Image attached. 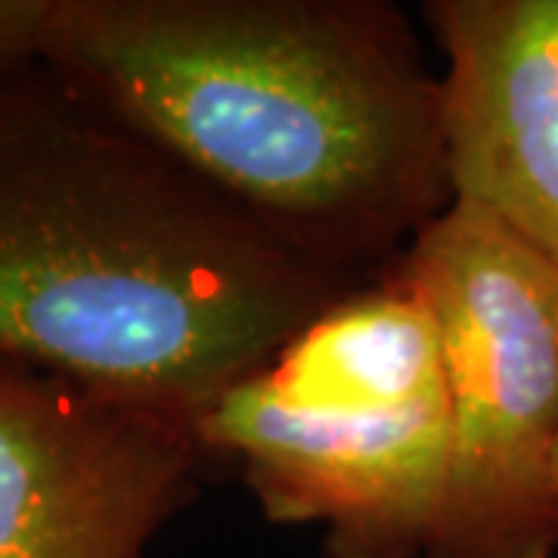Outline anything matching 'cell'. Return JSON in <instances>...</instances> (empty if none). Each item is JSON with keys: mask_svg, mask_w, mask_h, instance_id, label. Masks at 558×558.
<instances>
[{"mask_svg": "<svg viewBox=\"0 0 558 558\" xmlns=\"http://www.w3.org/2000/svg\"><path fill=\"white\" fill-rule=\"evenodd\" d=\"M44 62L348 277H379L453 202L440 72L398 3L53 0Z\"/></svg>", "mask_w": 558, "mask_h": 558, "instance_id": "6da1fadb", "label": "cell"}, {"mask_svg": "<svg viewBox=\"0 0 558 558\" xmlns=\"http://www.w3.org/2000/svg\"><path fill=\"white\" fill-rule=\"evenodd\" d=\"M363 282L44 60L0 72V357L196 422Z\"/></svg>", "mask_w": 558, "mask_h": 558, "instance_id": "7a4b0ae2", "label": "cell"}, {"mask_svg": "<svg viewBox=\"0 0 558 558\" xmlns=\"http://www.w3.org/2000/svg\"><path fill=\"white\" fill-rule=\"evenodd\" d=\"M274 524H319V558H425L450 398L438 319L391 260L196 418Z\"/></svg>", "mask_w": 558, "mask_h": 558, "instance_id": "3957f363", "label": "cell"}, {"mask_svg": "<svg viewBox=\"0 0 558 558\" xmlns=\"http://www.w3.org/2000/svg\"><path fill=\"white\" fill-rule=\"evenodd\" d=\"M438 319L450 453L425 558L558 553V267L450 205L398 260Z\"/></svg>", "mask_w": 558, "mask_h": 558, "instance_id": "277c9868", "label": "cell"}, {"mask_svg": "<svg viewBox=\"0 0 558 558\" xmlns=\"http://www.w3.org/2000/svg\"><path fill=\"white\" fill-rule=\"evenodd\" d=\"M205 457L193 418L0 357V558H149Z\"/></svg>", "mask_w": 558, "mask_h": 558, "instance_id": "5b68a950", "label": "cell"}, {"mask_svg": "<svg viewBox=\"0 0 558 558\" xmlns=\"http://www.w3.org/2000/svg\"><path fill=\"white\" fill-rule=\"evenodd\" d=\"M450 205L558 267V0H428Z\"/></svg>", "mask_w": 558, "mask_h": 558, "instance_id": "8992f818", "label": "cell"}, {"mask_svg": "<svg viewBox=\"0 0 558 558\" xmlns=\"http://www.w3.org/2000/svg\"><path fill=\"white\" fill-rule=\"evenodd\" d=\"M53 0H0V72L44 60Z\"/></svg>", "mask_w": 558, "mask_h": 558, "instance_id": "52a82bcc", "label": "cell"}, {"mask_svg": "<svg viewBox=\"0 0 558 558\" xmlns=\"http://www.w3.org/2000/svg\"><path fill=\"white\" fill-rule=\"evenodd\" d=\"M556 484H558V450H556Z\"/></svg>", "mask_w": 558, "mask_h": 558, "instance_id": "ba28073f", "label": "cell"}]
</instances>
